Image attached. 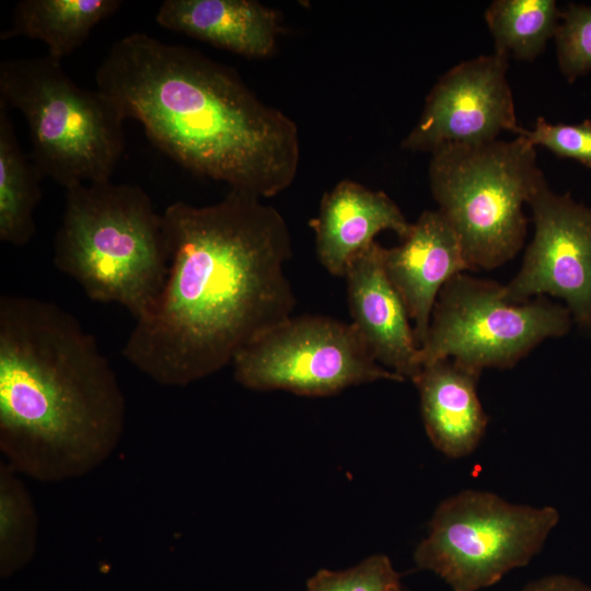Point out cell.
<instances>
[{
    "label": "cell",
    "mask_w": 591,
    "mask_h": 591,
    "mask_svg": "<svg viewBox=\"0 0 591 591\" xmlns=\"http://www.w3.org/2000/svg\"><path fill=\"white\" fill-rule=\"evenodd\" d=\"M162 215L167 278L123 356L158 384L182 387L292 316L297 300L283 271L291 235L275 207L239 189L207 206L178 200Z\"/></svg>",
    "instance_id": "1"
},
{
    "label": "cell",
    "mask_w": 591,
    "mask_h": 591,
    "mask_svg": "<svg viewBox=\"0 0 591 591\" xmlns=\"http://www.w3.org/2000/svg\"><path fill=\"white\" fill-rule=\"evenodd\" d=\"M95 79L126 119L138 120L155 147L196 175L259 198L296 179L294 120L201 53L136 32L114 43Z\"/></svg>",
    "instance_id": "2"
},
{
    "label": "cell",
    "mask_w": 591,
    "mask_h": 591,
    "mask_svg": "<svg viewBox=\"0 0 591 591\" xmlns=\"http://www.w3.org/2000/svg\"><path fill=\"white\" fill-rule=\"evenodd\" d=\"M126 402L95 337L57 303L0 298V450L19 474L82 477L116 450Z\"/></svg>",
    "instance_id": "3"
},
{
    "label": "cell",
    "mask_w": 591,
    "mask_h": 591,
    "mask_svg": "<svg viewBox=\"0 0 591 591\" xmlns=\"http://www.w3.org/2000/svg\"><path fill=\"white\" fill-rule=\"evenodd\" d=\"M54 263L91 300L119 304L137 321L155 306L169 274L163 215L136 185L67 189Z\"/></svg>",
    "instance_id": "4"
},
{
    "label": "cell",
    "mask_w": 591,
    "mask_h": 591,
    "mask_svg": "<svg viewBox=\"0 0 591 591\" xmlns=\"http://www.w3.org/2000/svg\"><path fill=\"white\" fill-rule=\"evenodd\" d=\"M0 101L24 116L31 160L67 189L111 181L124 148V120L104 92L79 86L50 56L0 63Z\"/></svg>",
    "instance_id": "5"
},
{
    "label": "cell",
    "mask_w": 591,
    "mask_h": 591,
    "mask_svg": "<svg viewBox=\"0 0 591 591\" xmlns=\"http://www.w3.org/2000/svg\"><path fill=\"white\" fill-rule=\"evenodd\" d=\"M428 167L438 210L455 230L472 269H494L523 246V205L546 179L524 138L434 149Z\"/></svg>",
    "instance_id": "6"
},
{
    "label": "cell",
    "mask_w": 591,
    "mask_h": 591,
    "mask_svg": "<svg viewBox=\"0 0 591 591\" xmlns=\"http://www.w3.org/2000/svg\"><path fill=\"white\" fill-rule=\"evenodd\" d=\"M558 521L551 506L514 505L493 493L463 490L438 506L414 559L453 591H478L528 565Z\"/></svg>",
    "instance_id": "7"
},
{
    "label": "cell",
    "mask_w": 591,
    "mask_h": 591,
    "mask_svg": "<svg viewBox=\"0 0 591 591\" xmlns=\"http://www.w3.org/2000/svg\"><path fill=\"white\" fill-rule=\"evenodd\" d=\"M572 323L564 304L546 297L513 303L503 285L461 273L438 294L418 364L451 358L479 372L509 369L545 339L565 336Z\"/></svg>",
    "instance_id": "8"
},
{
    "label": "cell",
    "mask_w": 591,
    "mask_h": 591,
    "mask_svg": "<svg viewBox=\"0 0 591 591\" xmlns=\"http://www.w3.org/2000/svg\"><path fill=\"white\" fill-rule=\"evenodd\" d=\"M234 379L256 391L329 396L380 380L403 382L382 367L351 323L323 315L291 316L233 359Z\"/></svg>",
    "instance_id": "9"
},
{
    "label": "cell",
    "mask_w": 591,
    "mask_h": 591,
    "mask_svg": "<svg viewBox=\"0 0 591 591\" xmlns=\"http://www.w3.org/2000/svg\"><path fill=\"white\" fill-rule=\"evenodd\" d=\"M535 227L518 274L503 285L513 303L546 294L561 299L573 323L591 328V208L547 182L528 201Z\"/></svg>",
    "instance_id": "10"
},
{
    "label": "cell",
    "mask_w": 591,
    "mask_h": 591,
    "mask_svg": "<svg viewBox=\"0 0 591 591\" xmlns=\"http://www.w3.org/2000/svg\"><path fill=\"white\" fill-rule=\"evenodd\" d=\"M509 59L494 51L462 61L441 76L402 148L432 152L449 143L483 144L498 140L502 131L514 132Z\"/></svg>",
    "instance_id": "11"
},
{
    "label": "cell",
    "mask_w": 591,
    "mask_h": 591,
    "mask_svg": "<svg viewBox=\"0 0 591 591\" xmlns=\"http://www.w3.org/2000/svg\"><path fill=\"white\" fill-rule=\"evenodd\" d=\"M351 324L374 359L412 382L421 371L418 346L405 303L383 265V246L375 241L359 252L344 276Z\"/></svg>",
    "instance_id": "12"
},
{
    "label": "cell",
    "mask_w": 591,
    "mask_h": 591,
    "mask_svg": "<svg viewBox=\"0 0 591 591\" xmlns=\"http://www.w3.org/2000/svg\"><path fill=\"white\" fill-rule=\"evenodd\" d=\"M383 265L414 322L419 348L442 287L455 275L472 269L459 235L438 209L426 210L399 245L383 247Z\"/></svg>",
    "instance_id": "13"
},
{
    "label": "cell",
    "mask_w": 591,
    "mask_h": 591,
    "mask_svg": "<svg viewBox=\"0 0 591 591\" xmlns=\"http://www.w3.org/2000/svg\"><path fill=\"white\" fill-rule=\"evenodd\" d=\"M309 224L315 233L320 263L331 275L344 277L351 259L373 243L378 233L391 230L404 240L413 223L384 192L344 179L323 195Z\"/></svg>",
    "instance_id": "14"
},
{
    "label": "cell",
    "mask_w": 591,
    "mask_h": 591,
    "mask_svg": "<svg viewBox=\"0 0 591 591\" xmlns=\"http://www.w3.org/2000/svg\"><path fill=\"white\" fill-rule=\"evenodd\" d=\"M480 374L444 358L424 366L413 381L419 393L426 432L449 457L471 454L485 434L488 416L477 395Z\"/></svg>",
    "instance_id": "15"
},
{
    "label": "cell",
    "mask_w": 591,
    "mask_h": 591,
    "mask_svg": "<svg viewBox=\"0 0 591 591\" xmlns=\"http://www.w3.org/2000/svg\"><path fill=\"white\" fill-rule=\"evenodd\" d=\"M159 25L247 58H266L276 48L279 13L254 0H165Z\"/></svg>",
    "instance_id": "16"
},
{
    "label": "cell",
    "mask_w": 591,
    "mask_h": 591,
    "mask_svg": "<svg viewBox=\"0 0 591 591\" xmlns=\"http://www.w3.org/2000/svg\"><path fill=\"white\" fill-rule=\"evenodd\" d=\"M120 4L119 0H22L14 8L12 26L1 34V39L25 36L42 40L47 55L61 60Z\"/></svg>",
    "instance_id": "17"
},
{
    "label": "cell",
    "mask_w": 591,
    "mask_h": 591,
    "mask_svg": "<svg viewBox=\"0 0 591 591\" xmlns=\"http://www.w3.org/2000/svg\"><path fill=\"white\" fill-rule=\"evenodd\" d=\"M8 108L0 101V240L24 246L35 234L44 175L22 152Z\"/></svg>",
    "instance_id": "18"
},
{
    "label": "cell",
    "mask_w": 591,
    "mask_h": 591,
    "mask_svg": "<svg viewBox=\"0 0 591 591\" xmlns=\"http://www.w3.org/2000/svg\"><path fill=\"white\" fill-rule=\"evenodd\" d=\"M495 51L532 61L555 37L560 10L554 0H495L485 11Z\"/></svg>",
    "instance_id": "19"
},
{
    "label": "cell",
    "mask_w": 591,
    "mask_h": 591,
    "mask_svg": "<svg viewBox=\"0 0 591 591\" xmlns=\"http://www.w3.org/2000/svg\"><path fill=\"white\" fill-rule=\"evenodd\" d=\"M38 536V518L33 499L7 462L0 464V568L9 576L33 557Z\"/></svg>",
    "instance_id": "20"
},
{
    "label": "cell",
    "mask_w": 591,
    "mask_h": 591,
    "mask_svg": "<svg viewBox=\"0 0 591 591\" xmlns=\"http://www.w3.org/2000/svg\"><path fill=\"white\" fill-rule=\"evenodd\" d=\"M558 67L568 81L591 71V7L569 3L555 34Z\"/></svg>",
    "instance_id": "21"
},
{
    "label": "cell",
    "mask_w": 591,
    "mask_h": 591,
    "mask_svg": "<svg viewBox=\"0 0 591 591\" xmlns=\"http://www.w3.org/2000/svg\"><path fill=\"white\" fill-rule=\"evenodd\" d=\"M306 586V591H402L401 575L382 554L347 570H318Z\"/></svg>",
    "instance_id": "22"
},
{
    "label": "cell",
    "mask_w": 591,
    "mask_h": 591,
    "mask_svg": "<svg viewBox=\"0 0 591 591\" xmlns=\"http://www.w3.org/2000/svg\"><path fill=\"white\" fill-rule=\"evenodd\" d=\"M513 134L533 147L542 146L560 158L575 159L591 167V120L566 125L551 124L538 117L532 129L518 126Z\"/></svg>",
    "instance_id": "23"
},
{
    "label": "cell",
    "mask_w": 591,
    "mask_h": 591,
    "mask_svg": "<svg viewBox=\"0 0 591 591\" xmlns=\"http://www.w3.org/2000/svg\"><path fill=\"white\" fill-rule=\"evenodd\" d=\"M521 591H591V587L570 576L553 575L528 583Z\"/></svg>",
    "instance_id": "24"
}]
</instances>
